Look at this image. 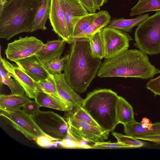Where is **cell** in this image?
<instances>
[{
  "label": "cell",
  "mask_w": 160,
  "mask_h": 160,
  "mask_svg": "<svg viewBox=\"0 0 160 160\" xmlns=\"http://www.w3.org/2000/svg\"><path fill=\"white\" fill-rule=\"evenodd\" d=\"M70 45L64 73L69 85L81 94L86 91L97 75L102 60L93 57L88 38H75Z\"/></svg>",
  "instance_id": "1"
},
{
  "label": "cell",
  "mask_w": 160,
  "mask_h": 160,
  "mask_svg": "<svg viewBox=\"0 0 160 160\" xmlns=\"http://www.w3.org/2000/svg\"><path fill=\"white\" fill-rule=\"evenodd\" d=\"M15 62L34 81L46 79L51 75L49 72L45 64L36 54L17 61Z\"/></svg>",
  "instance_id": "14"
},
{
  "label": "cell",
  "mask_w": 160,
  "mask_h": 160,
  "mask_svg": "<svg viewBox=\"0 0 160 160\" xmlns=\"http://www.w3.org/2000/svg\"><path fill=\"white\" fill-rule=\"evenodd\" d=\"M160 11V0H138L131 10L130 16L140 15L145 12Z\"/></svg>",
  "instance_id": "26"
},
{
  "label": "cell",
  "mask_w": 160,
  "mask_h": 160,
  "mask_svg": "<svg viewBox=\"0 0 160 160\" xmlns=\"http://www.w3.org/2000/svg\"><path fill=\"white\" fill-rule=\"evenodd\" d=\"M68 58V54L53 60L45 64L49 73L52 75L59 74L64 70L65 63Z\"/></svg>",
  "instance_id": "30"
},
{
  "label": "cell",
  "mask_w": 160,
  "mask_h": 160,
  "mask_svg": "<svg viewBox=\"0 0 160 160\" xmlns=\"http://www.w3.org/2000/svg\"><path fill=\"white\" fill-rule=\"evenodd\" d=\"M112 135L117 139L118 142L127 146L128 148H140L145 145V142L135 137L116 132H113Z\"/></svg>",
  "instance_id": "29"
},
{
  "label": "cell",
  "mask_w": 160,
  "mask_h": 160,
  "mask_svg": "<svg viewBox=\"0 0 160 160\" xmlns=\"http://www.w3.org/2000/svg\"><path fill=\"white\" fill-rule=\"evenodd\" d=\"M97 18L83 32L74 37L73 40L77 38L89 39L100 30L107 27L111 21V17L106 11H100L97 12Z\"/></svg>",
  "instance_id": "18"
},
{
  "label": "cell",
  "mask_w": 160,
  "mask_h": 160,
  "mask_svg": "<svg viewBox=\"0 0 160 160\" xmlns=\"http://www.w3.org/2000/svg\"><path fill=\"white\" fill-rule=\"evenodd\" d=\"M150 16L148 13L140 15L136 18L131 19L120 18L111 20L108 27L118 29L125 32H131L134 27Z\"/></svg>",
  "instance_id": "22"
},
{
  "label": "cell",
  "mask_w": 160,
  "mask_h": 160,
  "mask_svg": "<svg viewBox=\"0 0 160 160\" xmlns=\"http://www.w3.org/2000/svg\"><path fill=\"white\" fill-rule=\"evenodd\" d=\"M128 148V146L118 142H102L94 144L91 148Z\"/></svg>",
  "instance_id": "34"
},
{
  "label": "cell",
  "mask_w": 160,
  "mask_h": 160,
  "mask_svg": "<svg viewBox=\"0 0 160 160\" xmlns=\"http://www.w3.org/2000/svg\"><path fill=\"white\" fill-rule=\"evenodd\" d=\"M0 115L6 122L30 140L35 141L42 135H47L38 126L31 116L22 110L13 112L0 110Z\"/></svg>",
  "instance_id": "7"
},
{
  "label": "cell",
  "mask_w": 160,
  "mask_h": 160,
  "mask_svg": "<svg viewBox=\"0 0 160 160\" xmlns=\"http://www.w3.org/2000/svg\"><path fill=\"white\" fill-rule=\"evenodd\" d=\"M96 10H100V7L107 2L108 0H94Z\"/></svg>",
  "instance_id": "38"
},
{
  "label": "cell",
  "mask_w": 160,
  "mask_h": 160,
  "mask_svg": "<svg viewBox=\"0 0 160 160\" xmlns=\"http://www.w3.org/2000/svg\"><path fill=\"white\" fill-rule=\"evenodd\" d=\"M160 72V70L150 63L147 54L140 50L128 49L114 57L105 59L97 76L101 78L120 77L148 79Z\"/></svg>",
  "instance_id": "2"
},
{
  "label": "cell",
  "mask_w": 160,
  "mask_h": 160,
  "mask_svg": "<svg viewBox=\"0 0 160 160\" xmlns=\"http://www.w3.org/2000/svg\"><path fill=\"white\" fill-rule=\"evenodd\" d=\"M0 60L5 69L9 73L25 91L26 95L30 98H34L36 94L40 90L37 87L35 81L19 66L12 64L2 58L0 49Z\"/></svg>",
  "instance_id": "12"
},
{
  "label": "cell",
  "mask_w": 160,
  "mask_h": 160,
  "mask_svg": "<svg viewBox=\"0 0 160 160\" xmlns=\"http://www.w3.org/2000/svg\"><path fill=\"white\" fill-rule=\"evenodd\" d=\"M124 126L125 135L133 137L160 133V122L146 124L135 121Z\"/></svg>",
  "instance_id": "17"
},
{
  "label": "cell",
  "mask_w": 160,
  "mask_h": 160,
  "mask_svg": "<svg viewBox=\"0 0 160 160\" xmlns=\"http://www.w3.org/2000/svg\"><path fill=\"white\" fill-rule=\"evenodd\" d=\"M103 36L105 59L114 57L128 50L130 42L132 40L127 32L108 27L103 29Z\"/></svg>",
  "instance_id": "10"
},
{
  "label": "cell",
  "mask_w": 160,
  "mask_h": 160,
  "mask_svg": "<svg viewBox=\"0 0 160 160\" xmlns=\"http://www.w3.org/2000/svg\"><path fill=\"white\" fill-rule=\"evenodd\" d=\"M9 73L5 69L2 61L0 60V87L1 89L3 84L10 89L11 94L24 95L25 92L22 87L14 78H11Z\"/></svg>",
  "instance_id": "24"
},
{
  "label": "cell",
  "mask_w": 160,
  "mask_h": 160,
  "mask_svg": "<svg viewBox=\"0 0 160 160\" xmlns=\"http://www.w3.org/2000/svg\"><path fill=\"white\" fill-rule=\"evenodd\" d=\"M116 118L118 124L124 126L135 122L133 110L132 106L123 98L119 96L116 108Z\"/></svg>",
  "instance_id": "21"
},
{
  "label": "cell",
  "mask_w": 160,
  "mask_h": 160,
  "mask_svg": "<svg viewBox=\"0 0 160 160\" xmlns=\"http://www.w3.org/2000/svg\"><path fill=\"white\" fill-rule=\"evenodd\" d=\"M146 88L150 91L155 96H160V75L150 79L146 84Z\"/></svg>",
  "instance_id": "33"
},
{
  "label": "cell",
  "mask_w": 160,
  "mask_h": 160,
  "mask_svg": "<svg viewBox=\"0 0 160 160\" xmlns=\"http://www.w3.org/2000/svg\"><path fill=\"white\" fill-rule=\"evenodd\" d=\"M56 140L47 135H42L38 137L35 140L37 144L42 148L56 147Z\"/></svg>",
  "instance_id": "32"
},
{
  "label": "cell",
  "mask_w": 160,
  "mask_h": 160,
  "mask_svg": "<svg viewBox=\"0 0 160 160\" xmlns=\"http://www.w3.org/2000/svg\"><path fill=\"white\" fill-rule=\"evenodd\" d=\"M32 101L24 94H1L0 109L10 112L15 111L20 109L21 107Z\"/></svg>",
  "instance_id": "20"
},
{
  "label": "cell",
  "mask_w": 160,
  "mask_h": 160,
  "mask_svg": "<svg viewBox=\"0 0 160 160\" xmlns=\"http://www.w3.org/2000/svg\"><path fill=\"white\" fill-rule=\"evenodd\" d=\"M31 117L43 132L57 141L63 140L68 134L67 121L56 113L39 110Z\"/></svg>",
  "instance_id": "6"
},
{
  "label": "cell",
  "mask_w": 160,
  "mask_h": 160,
  "mask_svg": "<svg viewBox=\"0 0 160 160\" xmlns=\"http://www.w3.org/2000/svg\"><path fill=\"white\" fill-rule=\"evenodd\" d=\"M34 99L40 107H44L62 111H71L73 108L71 105L40 90L37 92Z\"/></svg>",
  "instance_id": "19"
},
{
  "label": "cell",
  "mask_w": 160,
  "mask_h": 160,
  "mask_svg": "<svg viewBox=\"0 0 160 160\" xmlns=\"http://www.w3.org/2000/svg\"><path fill=\"white\" fill-rule=\"evenodd\" d=\"M5 3L1 0H0V13L2 11Z\"/></svg>",
  "instance_id": "40"
},
{
  "label": "cell",
  "mask_w": 160,
  "mask_h": 160,
  "mask_svg": "<svg viewBox=\"0 0 160 160\" xmlns=\"http://www.w3.org/2000/svg\"><path fill=\"white\" fill-rule=\"evenodd\" d=\"M1 0L2 1H3L4 2H5V4H7V3L10 2L12 0Z\"/></svg>",
  "instance_id": "41"
},
{
  "label": "cell",
  "mask_w": 160,
  "mask_h": 160,
  "mask_svg": "<svg viewBox=\"0 0 160 160\" xmlns=\"http://www.w3.org/2000/svg\"><path fill=\"white\" fill-rule=\"evenodd\" d=\"M66 115L69 133L76 141H85L95 144L108 139L109 132Z\"/></svg>",
  "instance_id": "8"
},
{
  "label": "cell",
  "mask_w": 160,
  "mask_h": 160,
  "mask_svg": "<svg viewBox=\"0 0 160 160\" xmlns=\"http://www.w3.org/2000/svg\"><path fill=\"white\" fill-rule=\"evenodd\" d=\"M118 99L117 93L111 89L95 90L84 99L82 107L101 129L109 132L118 124L116 108Z\"/></svg>",
  "instance_id": "4"
},
{
  "label": "cell",
  "mask_w": 160,
  "mask_h": 160,
  "mask_svg": "<svg viewBox=\"0 0 160 160\" xmlns=\"http://www.w3.org/2000/svg\"><path fill=\"white\" fill-rule=\"evenodd\" d=\"M39 0H12L0 13V38L8 40L23 32H31L41 4Z\"/></svg>",
  "instance_id": "3"
},
{
  "label": "cell",
  "mask_w": 160,
  "mask_h": 160,
  "mask_svg": "<svg viewBox=\"0 0 160 160\" xmlns=\"http://www.w3.org/2000/svg\"><path fill=\"white\" fill-rule=\"evenodd\" d=\"M44 44L35 37H19L8 43L5 54L8 59L15 62L36 54Z\"/></svg>",
  "instance_id": "9"
},
{
  "label": "cell",
  "mask_w": 160,
  "mask_h": 160,
  "mask_svg": "<svg viewBox=\"0 0 160 160\" xmlns=\"http://www.w3.org/2000/svg\"><path fill=\"white\" fill-rule=\"evenodd\" d=\"M40 106L35 101L27 103L22 106V110L28 115L32 116L39 110Z\"/></svg>",
  "instance_id": "35"
},
{
  "label": "cell",
  "mask_w": 160,
  "mask_h": 160,
  "mask_svg": "<svg viewBox=\"0 0 160 160\" xmlns=\"http://www.w3.org/2000/svg\"><path fill=\"white\" fill-rule=\"evenodd\" d=\"M134 46L150 55L160 53V11H157L138 26Z\"/></svg>",
  "instance_id": "5"
},
{
  "label": "cell",
  "mask_w": 160,
  "mask_h": 160,
  "mask_svg": "<svg viewBox=\"0 0 160 160\" xmlns=\"http://www.w3.org/2000/svg\"><path fill=\"white\" fill-rule=\"evenodd\" d=\"M64 14L70 38L73 42L75 27L79 21L89 13L80 2L75 0H58Z\"/></svg>",
  "instance_id": "11"
},
{
  "label": "cell",
  "mask_w": 160,
  "mask_h": 160,
  "mask_svg": "<svg viewBox=\"0 0 160 160\" xmlns=\"http://www.w3.org/2000/svg\"><path fill=\"white\" fill-rule=\"evenodd\" d=\"M88 39L93 57L102 60L104 55L103 29L99 31Z\"/></svg>",
  "instance_id": "25"
},
{
  "label": "cell",
  "mask_w": 160,
  "mask_h": 160,
  "mask_svg": "<svg viewBox=\"0 0 160 160\" xmlns=\"http://www.w3.org/2000/svg\"><path fill=\"white\" fill-rule=\"evenodd\" d=\"M140 122L146 124H149L150 123V120L146 118H143Z\"/></svg>",
  "instance_id": "39"
},
{
  "label": "cell",
  "mask_w": 160,
  "mask_h": 160,
  "mask_svg": "<svg viewBox=\"0 0 160 160\" xmlns=\"http://www.w3.org/2000/svg\"><path fill=\"white\" fill-rule=\"evenodd\" d=\"M97 15V13H89L82 18L75 27L73 37L85 30L92 23Z\"/></svg>",
  "instance_id": "31"
},
{
  "label": "cell",
  "mask_w": 160,
  "mask_h": 160,
  "mask_svg": "<svg viewBox=\"0 0 160 160\" xmlns=\"http://www.w3.org/2000/svg\"><path fill=\"white\" fill-rule=\"evenodd\" d=\"M49 19L52 30L67 43H72L64 13L58 0H51Z\"/></svg>",
  "instance_id": "13"
},
{
  "label": "cell",
  "mask_w": 160,
  "mask_h": 160,
  "mask_svg": "<svg viewBox=\"0 0 160 160\" xmlns=\"http://www.w3.org/2000/svg\"><path fill=\"white\" fill-rule=\"evenodd\" d=\"M68 112L67 114L74 118L100 128L89 114L82 106L74 108L72 110Z\"/></svg>",
  "instance_id": "28"
},
{
  "label": "cell",
  "mask_w": 160,
  "mask_h": 160,
  "mask_svg": "<svg viewBox=\"0 0 160 160\" xmlns=\"http://www.w3.org/2000/svg\"><path fill=\"white\" fill-rule=\"evenodd\" d=\"M34 81L37 87L40 91L69 104L63 100L58 94L53 75H51L45 79L38 81Z\"/></svg>",
  "instance_id": "27"
},
{
  "label": "cell",
  "mask_w": 160,
  "mask_h": 160,
  "mask_svg": "<svg viewBox=\"0 0 160 160\" xmlns=\"http://www.w3.org/2000/svg\"><path fill=\"white\" fill-rule=\"evenodd\" d=\"M53 75L57 92L61 98L73 108L82 106L84 99L69 85L65 79L64 73Z\"/></svg>",
  "instance_id": "15"
},
{
  "label": "cell",
  "mask_w": 160,
  "mask_h": 160,
  "mask_svg": "<svg viewBox=\"0 0 160 160\" xmlns=\"http://www.w3.org/2000/svg\"><path fill=\"white\" fill-rule=\"evenodd\" d=\"M135 138L141 140L148 141L157 143H160V133L141 135Z\"/></svg>",
  "instance_id": "37"
},
{
  "label": "cell",
  "mask_w": 160,
  "mask_h": 160,
  "mask_svg": "<svg viewBox=\"0 0 160 160\" xmlns=\"http://www.w3.org/2000/svg\"><path fill=\"white\" fill-rule=\"evenodd\" d=\"M66 42L63 39L48 40L36 54L44 64L61 57Z\"/></svg>",
  "instance_id": "16"
},
{
  "label": "cell",
  "mask_w": 160,
  "mask_h": 160,
  "mask_svg": "<svg viewBox=\"0 0 160 160\" xmlns=\"http://www.w3.org/2000/svg\"><path fill=\"white\" fill-rule=\"evenodd\" d=\"M76 0V1H78V2H79V0Z\"/></svg>",
  "instance_id": "42"
},
{
  "label": "cell",
  "mask_w": 160,
  "mask_h": 160,
  "mask_svg": "<svg viewBox=\"0 0 160 160\" xmlns=\"http://www.w3.org/2000/svg\"><path fill=\"white\" fill-rule=\"evenodd\" d=\"M51 0H41V3L37 10L32 25L31 32L37 30L45 31L46 22L49 19Z\"/></svg>",
  "instance_id": "23"
},
{
  "label": "cell",
  "mask_w": 160,
  "mask_h": 160,
  "mask_svg": "<svg viewBox=\"0 0 160 160\" xmlns=\"http://www.w3.org/2000/svg\"><path fill=\"white\" fill-rule=\"evenodd\" d=\"M84 8L90 13H95L96 9L94 0H79Z\"/></svg>",
  "instance_id": "36"
}]
</instances>
